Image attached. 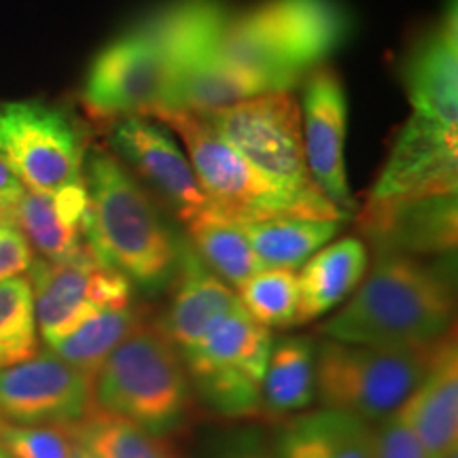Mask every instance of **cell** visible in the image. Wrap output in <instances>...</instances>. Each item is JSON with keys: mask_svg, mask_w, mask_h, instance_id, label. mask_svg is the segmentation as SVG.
<instances>
[{"mask_svg": "<svg viewBox=\"0 0 458 458\" xmlns=\"http://www.w3.org/2000/svg\"><path fill=\"white\" fill-rule=\"evenodd\" d=\"M274 458H374L371 422L320 408L295 416L280 428Z\"/></svg>", "mask_w": 458, "mask_h": 458, "instance_id": "44dd1931", "label": "cell"}, {"mask_svg": "<svg viewBox=\"0 0 458 458\" xmlns=\"http://www.w3.org/2000/svg\"><path fill=\"white\" fill-rule=\"evenodd\" d=\"M272 329L238 303L196 344L181 351L193 394L225 418L261 414V385L272 348Z\"/></svg>", "mask_w": 458, "mask_h": 458, "instance_id": "52a82bcc", "label": "cell"}, {"mask_svg": "<svg viewBox=\"0 0 458 458\" xmlns=\"http://www.w3.org/2000/svg\"><path fill=\"white\" fill-rule=\"evenodd\" d=\"M151 119L168 125L185 145V156L196 172L206 199L236 221H263L276 216L323 219L310 206L283 191L227 145L202 113L162 111Z\"/></svg>", "mask_w": 458, "mask_h": 458, "instance_id": "ba28073f", "label": "cell"}, {"mask_svg": "<svg viewBox=\"0 0 458 458\" xmlns=\"http://www.w3.org/2000/svg\"><path fill=\"white\" fill-rule=\"evenodd\" d=\"M368 249L359 238H342L318 249L297 274V325L325 317L351 297L368 272Z\"/></svg>", "mask_w": 458, "mask_h": 458, "instance_id": "7402d4cb", "label": "cell"}, {"mask_svg": "<svg viewBox=\"0 0 458 458\" xmlns=\"http://www.w3.org/2000/svg\"><path fill=\"white\" fill-rule=\"evenodd\" d=\"M142 317L134 306L108 308L85 320L81 327L68 334L62 340L47 346V351L57 354L72 368L94 377L105 359L114 351L119 342L139 325Z\"/></svg>", "mask_w": 458, "mask_h": 458, "instance_id": "83f0119b", "label": "cell"}, {"mask_svg": "<svg viewBox=\"0 0 458 458\" xmlns=\"http://www.w3.org/2000/svg\"><path fill=\"white\" fill-rule=\"evenodd\" d=\"M221 458H274V454L266 448H261V445L253 442L250 437H242L240 442L229 445V448L221 454Z\"/></svg>", "mask_w": 458, "mask_h": 458, "instance_id": "e575fe53", "label": "cell"}, {"mask_svg": "<svg viewBox=\"0 0 458 458\" xmlns=\"http://www.w3.org/2000/svg\"><path fill=\"white\" fill-rule=\"evenodd\" d=\"M0 448L9 458H74L72 425H17L0 420Z\"/></svg>", "mask_w": 458, "mask_h": 458, "instance_id": "4dcf8cb0", "label": "cell"}, {"mask_svg": "<svg viewBox=\"0 0 458 458\" xmlns=\"http://www.w3.org/2000/svg\"><path fill=\"white\" fill-rule=\"evenodd\" d=\"M91 399L98 410L170 437L191 416L193 388L179 348L157 323L140 318L91 377Z\"/></svg>", "mask_w": 458, "mask_h": 458, "instance_id": "5b68a950", "label": "cell"}, {"mask_svg": "<svg viewBox=\"0 0 458 458\" xmlns=\"http://www.w3.org/2000/svg\"><path fill=\"white\" fill-rule=\"evenodd\" d=\"M301 139L308 172L325 199L351 216L354 199L346 179V94L342 79L327 64L314 66L303 83L300 102Z\"/></svg>", "mask_w": 458, "mask_h": 458, "instance_id": "9a60e30c", "label": "cell"}, {"mask_svg": "<svg viewBox=\"0 0 458 458\" xmlns=\"http://www.w3.org/2000/svg\"><path fill=\"white\" fill-rule=\"evenodd\" d=\"M371 437L374 458H428L411 425L405 401L391 414L371 422Z\"/></svg>", "mask_w": 458, "mask_h": 458, "instance_id": "1f68e13d", "label": "cell"}, {"mask_svg": "<svg viewBox=\"0 0 458 458\" xmlns=\"http://www.w3.org/2000/svg\"><path fill=\"white\" fill-rule=\"evenodd\" d=\"M445 458H458V450H454V452H450V454H448V456H445Z\"/></svg>", "mask_w": 458, "mask_h": 458, "instance_id": "8d00e7d4", "label": "cell"}, {"mask_svg": "<svg viewBox=\"0 0 458 458\" xmlns=\"http://www.w3.org/2000/svg\"><path fill=\"white\" fill-rule=\"evenodd\" d=\"M227 17L219 0L164 4L94 57L83 105L111 119L165 111L182 72L215 47Z\"/></svg>", "mask_w": 458, "mask_h": 458, "instance_id": "6da1fadb", "label": "cell"}, {"mask_svg": "<svg viewBox=\"0 0 458 458\" xmlns=\"http://www.w3.org/2000/svg\"><path fill=\"white\" fill-rule=\"evenodd\" d=\"M74 458H89L88 454H85V452L81 450V448H79V452H77V456H74Z\"/></svg>", "mask_w": 458, "mask_h": 458, "instance_id": "d590c367", "label": "cell"}, {"mask_svg": "<svg viewBox=\"0 0 458 458\" xmlns=\"http://www.w3.org/2000/svg\"><path fill=\"white\" fill-rule=\"evenodd\" d=\"M85 134L71 114L43 102H0V159L28 191L83 181Z\"/></svg>", "mask_w": 458, "mask_h": 458, "instance_id": "30bf717a", "label": "cell"}, {"mask_svg": "<svg viewBox=\"0 0 458 458\" xmlns=\"http://www.w3.org/2000/svg\"><path fill=\"white\" fill-rule=\"evenodd\" d=\"M405 405L428 458H445L458 450V351L454 331L437 344L425 377L405 399Z\"/></svg>", "mask_w": 458, "mask_h": 458, "instance_id": "ffe728a7", "label": "cell"}, {"mask_svg": "<svg viewBox=\"0 0 458 458\" xmlns=\"http://www.w3.org/2000/svg\"><path fill=\"white\" fill-rule=\"evenodd\" d=\"M111 147L113 156L131 165L185 225L210 208L185 151L156 119L142 114L114 119Z\"/></svg>", "mask_w": 458, "mask_h": 458, "instance_id": "5bb4252c", "label": "cell"}, {"mask_svg": "<svg viewBox=\"0 0 458 458\" xmlns=\"http://www.w3.org/2000/svg\"><path fill=\"white\" fill-rule=\"evenodd\" d=\"M458 130L410 113L368 204L456 193Z\"/></svg>", "mask_w": 458, "mask_h": 458, "instance_id": "4fadbf2b", "label": "cell"}, {"mask_svg": "<svg viewBox=\"0 0 458 458\" xmlns=\"http://www.w3.org/2000/svg\"><path fill=\"white\" fill-rule=\"evenodd\" d=\"M187 232L193 250L232 289H238L263 270L253 246L240 227V221L223 215L213 204L189 223Z\"/></svg>", "mask_w": 458, "mask_h": 458, "instance_id": "484cf974", "label": "cell"}, {"mask_svg": "<svg viewBox=\"0 0 458 458\" xmlns=\"http://www.w3.org/2000/svg\"><path fill=\"white\" fill-rule=\"evenodd\" d=\"M202 114L227 145L274 185L310 206L323 219H348L325 199L308 172L300 102L291 89L267 91Z\"/></svg>", "mask_w": 458, "mask_h": 458, "instance_id": "8992f818", "label": "cell"}, {"mask_svg": "<svg viewBox=\"0 0 458 458\" xmlns=\"http://www.w3.org/2000/svg\"><path fill=\"white\" fill-rule=\"evenodd\" d=\"M344 221L276 216L263 221H240L263 267L297 270L340 233Z\"/></svg>", "mask_w": 458, "mask_h": 458, "instance_id": "d4e9b609", "label": "cell"}, {"mask_svg": "<svg viewBox=\"0 0 458 458\" xmlns=\"http://www.w3.org/2000/svg\"><path fill=\"white\" fill-rule=\"evenodd\" d=\"M348 34V17L335 0H263L227 17L216 55L291 89L303 72L323 64Z\"/></svg>", "mask_w": 458, "mask_h": 458, "instance_id": "277c9868", "label": "cell"}, {"mask_svg": "<svg viewBox=\"0 0 458 458\" xmlns=\"http://www.w3.org/2000/svg\"><path fill=\"white\" fill-rule=\"evenodd\" d=\"M215 47L206 51L182 72L165 111L208 113L280 89L270 77L229 64L216 55Z\"/></svg>", "mask_w": 458, "mask_h": 458, "instance_id": "603a6c76", "label": "cell"}, {"mask_svg": "<svg viewBox=\"0 0 458 458\" xmlns=\"http://www.w3.org/2000/svg\"><path fill=\"white\" fill-rule=\"evenodd\" d=\"M32 261L34 253L24 233L11 223H0V280L21 276Z\"/></svg>", "mask_w": 458, "mask_h": 458, "instance_id": "d6a6232c", "label": "cell"}, {"mask_svg": "<svg viewBox=\"0 0 458 458\" xmlns=\"http://www.w3.org/2000/svg\"><path fill=\"white\" fill-rule=\"evenodd\" d=\"M411 113L458 130V13L448 0L442 15L416 38L401 66Z\"/></svg>", "mask_w": 458, "mask_h": 458, "instance_id": "2e32d148", "label": "cell"}, {"mask_svg": "<svg viewBox=\"0 0 458 458\" xmlns=\"http://www.w3.org/2000/svg\"><path fill=\"white\" fill-rule=\"evenodd\" d=\"M363 278L346 306L318 327L325 340L408 351L433 346L454 331L448 261L377 250Z\"/></svg>", "mask_w": 458, "mask_h": 458, "instance_id": "7a4b0ae2", "label": "cell"}, {"mask_svg": "<svg viewBox=\"0 0 458 458\" xmlns=\"http://www.w3.org/2000/svg\"><path fill=\"white\" fill-rule=\"evenodd\" d=\"M41 351L32 284L26 276L0 280V368L21 363Z\"/></svg>", "mask_w": 458, "mask_h": 458, "instance_id": "f1b7e54d", "label": "cell"}, {"mask_svg": "<svg viewBox=\"0 0 458 458\" xmlns=\"http://www.w3.org/2000/svg\"><path fill=\"white\" fill-rule=\"evenodd\" d=\"M317 399V344L306 335L272 342L261 385V414L289 416Z\"/></svg>", "mask_w": 458, "mask_h": 458, "instance_id": "cb8c5ba5", "label": "cell"}, {"mask_svg": "<svg viewBox=\"0 0 458 458\" xmlns=\"http://www.w3.org/2000/svg\"><path fill=\"white\" fill-rule=\"evenodd\" d=\"M244 310L267 329H289L297 325L300 286L297 272L289 267H263L236 289Z\"/></svg>", "mask_w": 458, "mask_h": 458, "instance_id": "f546056e", "label": "cell"}, {"mask_svg": "<svg viewBox=\"0 0 458 458\" xmlns=\"http://www.w3.org/2000/svg\"><path fill=\"white\" fill-rule=\"evenodd\" d=\"M72 428L79 448L89 458H179L168 437L148 433L96 405Z\"/></svg>", "mask_w": 458, "mask_h": 458, "instance_id": "4316f807", "label": "cell"}, {"mask_svg": "<svg viewBox=\"0 0 458 458\" xmlns=\"http://www.w3.org/2000/svg\"><path fill=\"white\" fill-rule=\"evenodd\" d=\"M32 284L34 317L45 346L81 327L85 320L108 308L131 303V283L123 274L102 266L85 246L66 261H32L28 270Z\"/></svg>", "mask_w": 458, "mask_h": 458, "instance_id": "8fae6325", "label": "cell"}, {"mask_svg": "<svg viewBox=\"0 0 458 458\" xmlns=\"http://www.w3.org/2000/svg\"><path fill=\"white\" fill-rule=\"evenodd\" d=\"M83 182L88 189L85 244L96 259L147 293L168 289L182 242L165 225L139 179L113 153L96 148L85 157Z\"/></svg>", "mask_w": 458, "mask_h": 458, "instance_id": "3957f363", "label": "cell"}, {"mask_svg": "<svg viewBox=\"0 0 458 458\" xmlns=\"http://www.w3.org/2000/svg\"><path fill=\"white\" fill-rule=\"evenodd\" d=\"M170 286L174 291L168 310L157 325L179 351L196 344L238 303L236 289L216 276L189 242L181 244L179 267Z\"/></svg>", "mask_w": 458, "mask_h": 458, "instance_id": "ac0fdd59", "label": "cell"}, {"mask_svg": "<svg viewBox=\"0 0 458 458\" xmlns=\"http://www.w3.org/2000/svg\"><path fill=\"white\" fill-rule=\"evenodd\" d=\"M24 187L15 179L13 172L7 168V164L0 159V223H11L15 225V208L20 202Z\"/></svg>", "mask_w": 458, "mask_h": 458, "instance_id": "836d02e7", "label": "cell"}, {"mask_svg": "<svg viewBox=\"0 0 458 458\" xmlns=\"http://www.w3.org/2000/svg\"><path fill=\"white\" fill-rule=\"evenodd\" d=\"M360 229L377 250L448 257L456 249V193L365 204Z\"/></svg>", "mask_w": 458, "mask_h": 458, "instance_id": "e0dca14e", "label": "cell"}, {"mask_svg": "<svg viewBox=\"0 0 458 458\" xmlns=\"http://www.w3.org/2000/svg\"><path fill=\"white\" fill-rule=\"evenodd\" d=\"M94 405L91 376L51 351L0 368V420L17 425H74Z\"/></svg>", "mask_w": 458, "mask_h": 458, "instance_id": "7c38bea8", "label": "cell"}, {"mask_svg": "<svg viewBox=\"0 0 458 458\" xmlns=\"http://www.w3.org/2000/svg\"><path fill=\"white\" fill-rule=\"evenodd\" d=\"M0 458H9V456H7V452H4L3 448H0Z\"/></svg>", "mask_w": 458, "mask_h": 458, "instance_id": "74e56055", "label": "cell"}, {"mask_svg": "<svg viewBox=\"0 0 458 458\" xmlns=\"http://www.w3.org/2000/svg\"><path fill=\"white\" fill-rule=\"evenodd\" d=\"M437 344L408 351H380L335 340L320 342L317 399L327 410L348 411L368 422L380 420L420 385Z\"/></svg>", "mask_w": 458, "mask_h": 458, "instance_id": "9c48e42d", "label": "cell"}, {"mask_svg": "<svg viewBox=\"0 0 458 458\" xmlns=\"http://www.w3.org/2000/svg\"><path fill=\"white\" fill-rule=\"evenodd\" d=\"M88 189L85 182L55 191L24 189L15 208V227L24 233L32 253L45 261H66L85 249Z\"/></svg>", "mask_w": 458, "mask_h": 458, "instance_id": "d6986e66", "label": "cell"}]
</instances>
